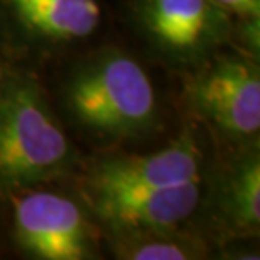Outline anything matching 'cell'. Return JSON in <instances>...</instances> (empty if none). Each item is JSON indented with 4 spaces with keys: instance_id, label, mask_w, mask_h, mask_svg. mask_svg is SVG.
<instances>
[{
    "instance_id": "cell-1",
    "label": "cell",
    "mask_w": 260,
    "mask_h": 260,
    "mask_svg": "<svg viewBox=\"0 0 260 260\" xmlns=\"http://www.w3.org/2000/svg\"><path fill=\"white\" fill-rule=\"evenodd\" d=\"M70 157L63 130L25 81L0 88V181L20 186L53 176Z\"/></svg>"
},
{
    "instance_id": "cell-2",
    "label": "cell",
    "mask_w": 260,
    "mask_h": 260,
    "mask_svg": "<svg viewBox=\"0 0 260 260\" xmlns=\"http://www.w3.org/2000/svg\"><path fill=\"white\" fill-rule=\"evenodd\" d=\"M70 103L83 123L110 134L149 125L157 105L147 73L122 54L107 56L86 68L70 88Z\"/></svg>"
},
{
    "instance_id": "cell-3",
    "label": "cell",
    "mask_w": 260,
    "mask_h": 260,
    "mask_svg": "<svg viewBox=\"0 0 260 260\" xmlns=\"http://www.w3.org/2000/svg\"><path fill=\"white\" fill-rule=\"evenodd\" d=\"M15 233L25 250L44 260L88 257V225L70 198L32 191L15 198Z\"/></svg>"
},
{
    "instance_id": "cell-4",
    "label": "cell",
    "mask_w": 260,
    "mask_h": 260,
    "mask_svg": "<svg viewBox=\"0 0 260 260\" xmlns=\"http://www.w3.org/2000/svg\"><path fill=\"white\" fill-rule=\"evenodd\" d=\"M200 150L186 134L157 152L103 160L93 173L91 189L105 196L178 188L200 181Z\"/></svg>"
},
{
    "instance_id": "cell-5",
    "label": "cell",
    "mask_w": 260,
    "mask_h": 260,
    "mask_svg": "<svg viewBox=\"0 0 260 260\" xmlns=\"http://www.w3.org/2000/svg\"><path fill=\"white\" fill-rule=\"evenodd\" d=\"M198 108L225 132L248 137L260 128V80L252 64L223 59L193 88Z\"/></svg>"
},
{
    "instance_id": "cell-6",
    "label": "cell",
    "mask_w": 260,
    "mask_h": 260,
    "mask_svg": "<svg viewBox=\"0 0 260 260\" xmlns=\"http://www.w3.org/2000/svg\"><path fill=\"white\" fill-rule=\"evenodd\" d=\"M200 196L201 184L196 181L169 189L95 196V208L115 230L160 232L191 216Z\"/></svg>"
},
{
    "instance_id": "cell-7",
    "label": "cell",
    "mask_w": 260,
    "mask_h": 260,
    "mask_svg": "<svg viewBox=\"0 0 260 260\" xmlns=\"http://www.w3.org/2000/svg\"><path fill=\"white\" fill-rule=\"evenodd\" d=\"M145 24L160 44L173 51H193L215 29L213 0H147Z\"/></svg>"
},
{
    "instance_id": "cell-8",
    "label": "cell",
    "mask_w": 260,
    "mask_h": 260,
    "mask_svg": "<svg viewBox=\"0 0 260 260\" xmlns=\"http://www.w3.org/2000/svg\"><path fill=\"white\" fill-rule=\"evenodd\" d=\"M20 20L53 39H80L100 24L96 0H9Z\"/></svg>"
},
{
    "instance_id": "cell-9",
    "label": "cell",
    "mask_w": 260,
    "mask_h": 260,
    "mask_svg": "<svg viewBox=\"0 0 260 260\" xmlns=\"http://www.w3.org/2000/svg\"><path fill=\"white\" fill-rule=\"evenodd\" d=\"M228 211L238 225L257 228L260 221V164L252 157L233 174L228 188Z\"/></svg>"
},
{
    "instance_id": "cell-10",
    "label": "cell",
    "mask_w": 260,
    "mask_h": 260,
    "mask_svg": "<svg viewBox=\"0 0 260 260\" xmlns=\"http://www.w3.org/2000/svg\"><path fill=\"white\" fill-rule=\"evenodd\" d=\"M130 258L137 260H181L188 258V248L178 245L171 240H152L142 242L137 248L128 250Z\"/></svg>"
},
{
    "instance_id": "cell-11",
    "label": "cell",
    "mask_w": 260,
    "mask_h": 260,
    "mask_svg": "<svg viewBox=\"0 0 260 260\" xmlns=\"http://www.w3.org/2000/svg\"><path fill=\"white\" fill-rule=\"evenodd\" d=\"M213 4L243 17H258L260 14V0H213Z\"/></svg>"
}]
</instances>
